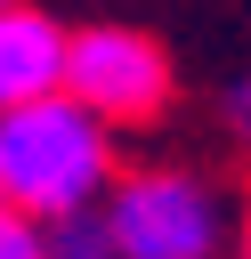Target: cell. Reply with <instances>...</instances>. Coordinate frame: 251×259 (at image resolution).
<instances>
[{
	"label": "cell",
	"instance_id": "8",
	"mask_svg": "<svg viewBox=\"0 0 251 259\" xmlns=\"http://www.w3.org/2000/svg\"><path fill=\"white\" fill-rule=\"evenodd\" d=\"M243 259H251V235H243Z\"/></svg>",
	"mask_w": 251,
	"mask_h": 259
},
{
	"label": "cell",
	"instance_id": "1",
	"mask_svg": "<svg viewBox=\"0 0 251 259\" xmlns=\"http://www.w3.org/2000/svg\"><path fill=\"white\" fill-rule=\"evenodd\" d=\"M105 170H113V138L65 89L0 105V202H16L24 219H57V210L97 202Z\"/></svg>",
	"mask_w": 251,
	"mask_h": 259
},
{
	"label": "cell",
	"instance_id": "7",
	"mask_svg": "<svg viewBox=\"0 0 251 259\" xmlns=\"http://www.w3.org/2000/svg\"><path fill=\"white\" fill-rule=\"evenodd\" d=\"M227 130H235V146L251 154V81H235V89H227Z\"/></svg>",
	"mask_w": 251,
	"mask_h": 259
},
{
	"label": "cell",
	"instance_id": "2",
	"mask_svg": "<svg viewBox=\"0 0 251 259\" xmlns=\"http://www.w3.org/2000/svg\"><path fill=\"white\" fill-rule=\"evenodd\" d=\"M113 259H211L219 251V194L186 170H138L105 194Z\"/></svg>",
	"mask_w": 251,
	"mask_h": 259
},
{
	"label": "cell",
	"instance_id": "5",
	"mask_svg": "<svg viewBox=\"0 0 251 259\" xmlns=\"http://www.w3.org/2000/svg\"><path fill=\"white\" fill-rule=\"evenodd\" d=\"M40 259H113V235H105V210H57L40 219Z\"/></svg>",
	"mask_w": 251,
	"mask_h": 259
},
{
	"label": "cell",
	"instance_id": "3",
	"mask_svg": "<svg viewBox=\"0 0 251 259\" xmlns=\"http://www.w3.org/2000/svg\"><path fill=\"white\" fill-rule=\"evenodd\" d=\"M57 89L97 113L105 130L113 121H146L170 105V57L146 40V32H121V24H97V32H65V73Z\"/></svg>",
	"mask_w": 251,
	"mask_h": 259
},
{
	"label": "cell",
	"instance_id": "6",
	"mask_svg": "<svg viewBox=\"0 0 251 259\" xmlns=\"http://www.w3.org/2000/svg\"><path fill=\"white\" fill-rule=\"evenodd\" d=\"M0 259H40V219H24L16 202H0Z\"/></svg>",
	"mask_w": 251,
	"mask_h": 259
},
{
	"label": "cell",
	"instance_id": "4",
	"mask_svg": "<svg viewBox=\"0 0 251 259\" xmlns=\"http://www.w3.org/2000/svg\"><path fill=\"white\" fill-rule=\"evenodd\" d=\"M65 73V32L57 16L24 8V0H0V105H24V97H49Z\"/></svg>",
	"mask_w": 251,
	"mask_h": 259
}]
</instances>
